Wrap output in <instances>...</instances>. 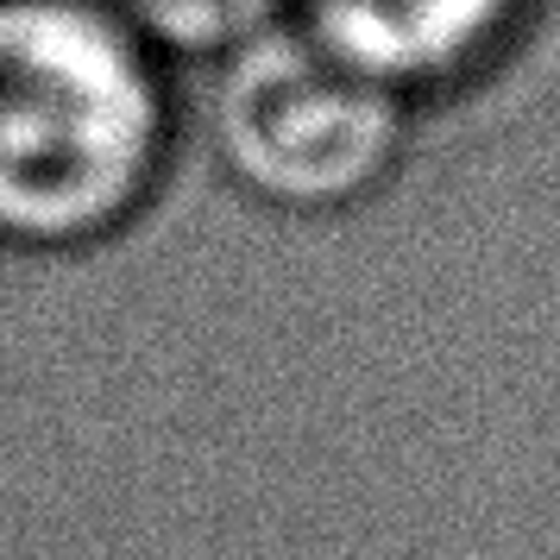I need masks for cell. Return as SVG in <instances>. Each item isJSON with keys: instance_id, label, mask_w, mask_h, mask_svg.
I'll return each mask as SVG.
<instances>
[{"instance_id": "cell-2", "label": "cell", "mask_w": 560, "mask_h": 560, "mask_svg": "<svg viewBox=\"0 0 560 560\" xmlns=\"http://www.w3.org/2000/svg\"><path fill=\"white\" fill-rule=\"evenodd\" d=\"M189 82V158L271 221H340L404 177L429 114L328 51L296 20L246 38Z\"/></svg>"}, {"instance_id": "cell-4", "label": "cell", "mask_w": 560, "mask_h": 560, "mask_svg": "<svg viewBox=\"0 0 560 560\" xmlns=\"http://www.w3.org/2000/svg\"><path fill=\"white\" fill-rule=\"evenodd\" d=\"M95 7H107L177 77H196L240 51L246 38L290 20V0H95Z\"/></svg>"}, {"instance_id": "cell-3", "label": "cell", "mask_w": 560, "mask_h": 560, "mask_svg": "<svg viewBox=\"0 0 560 560\" xmlns=\"http://www.w3.org/2000/svg\"><path fill=\"white\" fill-rule=\"evenodd\" d=\"M560 0H290V20L422 114L504 82L541 45Z\"/></svg>"}, {"instance_id": "cell-1", "label": "cell", "mask_w": 560, "mask_h": 560, "mask_svg": "<svg viewBox=\"0 0 560 560\" xmlns=\"http://www.w3.org/2000/svg\"><path fill=\"white\" fill-rule=\"evenodd\" d=\"M189 164V82L95 0H0V253L132 246Z\"/></svg>"}]
</instances>
